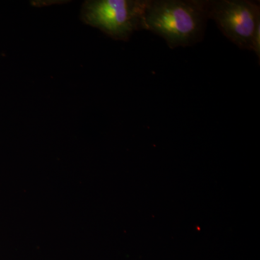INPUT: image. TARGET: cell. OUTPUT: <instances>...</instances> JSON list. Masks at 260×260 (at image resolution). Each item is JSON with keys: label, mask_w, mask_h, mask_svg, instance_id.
<instances>
[{"label": "cell", "mask_w": 260, "mask_h": 260, "mask_svg": "<svg viewBox=\"0 0 260 260\" xmlns=\"http://www.w3.org/2000/svg\"><path fill=\"white\" fill-rule=\"evenodd\" d=\"M208 20L207 0H148L145 30L170 49L190 47L204 39Z\"/></svg>", "instance_id": "cell-1"}, {"label": "cell", "mask_w": 260, "mask_h": 260, "mask_svg": "<svg viewBox=\"0 0 260 260\" xmlns=\"http://www.w3.org/2000/svg\"><path fill=\"white\" fill-rule=\"evenodd\" d=\"M148 0H87L80 18L111 39L127 42L135 32L145 30L144 16Z\"/></svg>", "instance_id": "cell-2"}, {"label": "cell", "mask_w": 260, "mask_h": 260, "mask_svg": "<svg viewBox=\"0 0 260 260\" xmlns=\"http://www.w3.org/2000/svg\"><path fill=\"white\" fill-rule=\"evenodd\" d=\"M208 18L222 34L243 50L251 51L260 27V5L249 0H207Z\"/></svg>", "instance_id": "cell-3"}]
</instances>
